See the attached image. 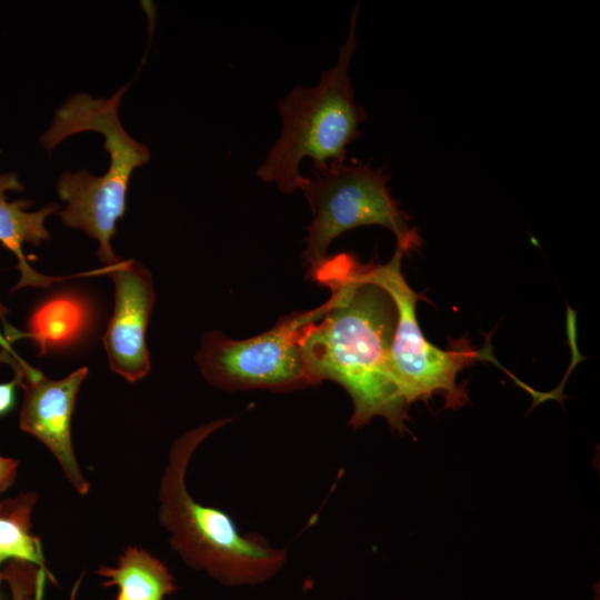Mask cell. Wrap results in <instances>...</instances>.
<instances>
[{
    "label": "cell",
    "mask_w": 600,
    "mask_h": 600,
    "mask_svg": "<svg viewBox=\"0 0 600 600\" xmlns=\"http://www.w3.org/2000/svg\"><path fill=\"white\" fill-rule=\"evenodd\" d=\"M0 361L14 369L18 386L23 389L20 428L40 440L58 460L73 489L87 494L90 486L78 464L70 426L77 394L88 369L80 368L63 379L51 380L7 351L0 353Z\"/></svg>",
    "instance_id": "obj_8"
},
{
    "label": "cell",
    "mask_w": 600,
    "mask_h": 600,
    "mask_svg": "<svg viewBox=\"0 0 600 600\" xmlns=\"http://www.w3.org/2000/svg\"><path fill=\"white\" fill-rule=\"evenodd\" d=\"M326 310L327 301L313 310L293 312L270 330L244 340L208 332L196 361L209 383L227 391H290L314 386L304 364L301 339Z\"/></svg>",
    "instance_id": "obj_7"
},
{
    "label": "cell",
    "mask_w": 600,
    "mask_h": 600,
    "mask_svg": "<svg viewBox=\"0 0 600 600\" xmlns=\"http://www.w3.org/2000/svg\"><path fill=\"white\" fill-rule=\"evenodd\" d=\"M229 419H219L181 434L171 446L159 488V520L172 549L191 568L227 584L257 583L276 574L286 552L264 538L242 534L222 510L197 502L188 492L186 473L192 454Z\"/></svg>",
    "instance_id": "obj_2"
},
{
    "label": "cell",
    "mask_w": 600,
    "mask_h": 600,
    "mask_svg": "<svg viewBox=\"0 0 600 600\" xmlns=\"http://www.w3.org/2000/svg\"><path fill=\"white\" fill-rule=\"evenodd\" d=\"M18 386L14 378L10 382L0 383V416L10 410L14 402V391Z\"/></svg>",
    "instance_id": "obj_15"
},
{
    "label": "cell",
    "mask_w": 600,
    "mask_h": 600,
    "mask_svg": "<svg viewBox=\"0 0 600 600\" xmlns=\"http://www.w3.org/2000/svg\"><path fill=\"white\" fill-rule=\"evenodd\" d=\"M23 186L14 172L0 173V243L11 251L18 260L20 280L13 288L23 287L46 288L59 278H51L33 270L28 263L22 247L24 243L39 246L49 239L44 227L46 218L59 209L58 204H49L42 209L29 212L30 200L8 201V191H21Z\"/></svg>",
    "instance_id": "obj_10"
},
{
    "label": "cell",
    "mask_w": 600,
    "mask_h": 600,
    "mask_svg": "<svg viewBox=\"0 0 600 600\" xmlns=\"http://www.w3.org/2000/svg\"><path fill=\"white\" fill-rule=\"evenodd\" d=\"M114 283V311L103 337L110 369L129 382L150 370L146 332L154 303L150 272L133 260L106 267Z\"/></svg>",
    "instance_id": "obj_9"
},
{
    "label": "cell",
    "mask_w": 600,
    "mask_h": 600,
    "mask_svg": "<svg viewBox=\"0 0 600 600\" xmlns=\"http://www.w3.org/2000/svg\"><path fill=\"white\" fill-rule=\"evenodd\" d=\"M127 89L128 84L108 99H93L86 93L72 96L57 110L51 127L41 137V143L48 151L79 132L96 131L104 137L103 148L110 157L104 174L96 177L86 170L67 171L57 183L59 198L67 202L66 208L59 211L60 219L66 226L81 229L98 240L97 254L104 267L119 260L113 253L111 239L117 220L126 210L130 178L150 159L149 149L134 140L120 121L119 104Z\"/></svg>",
    "instance_id": "obj_4"
},
{
    "label": "cell",
    "mask_w": 600,
    "mask_h": 600,
    "mask_svg": "<svg viewBox=\"0 0 600 600\" xmlns=\"http://www.w3.org/2000/svg\"><path fill=\"white\" fill-rule=\"evenodd\" d=\"M91 318V308L84 298L76 293H59L33 310L26 333L10 329L8 337L10 340L31 338L42 354L81 339L90 327Z\"/></svg>",
    "instance_id": "obj_11"
},
{
    "label": "cell",
    "mask_w": 600,
    "mask_h": 600,
    "mask_svg": "<svg viewBox=\"0 0 600 600\" xmlns=\"http://www.w3.org/2000/svg\"><path fill=\"white\" fill-rule=\"evenodd\" d=\"M37 501L32 492L2 500L0 504V554L3 559L34 564L49 572L39 538L31 532V513Z\"/></svg>",
    "instance_id": "obj_13"
},
{
    "label": "cell",
    "mask_w": 600,
    "mask_h": 600,
    "mask_svg": "<svg viewBox=\"0 0 600 600\" xmlns=\"http://www.w3.org/2000/svg\"><path fill=\"white\" fill-rule=\"evenodd\" d=\"M2 560H4V559H3V557L0 554V562H1ZM1 580H2V579H1V573H0V581H1Z\"/></svg>",
    "instance_id": "obj_16"
},
{
    "label": "cell",
    "mask_w": 600,
    "mask_h": 600,
    "mask_svg": "<svg viewBox=\"0 0 600 600\" xmlns=\"http://www.w3.org/2000/svg\"><path fill=\"white\" fill-rule=\"evenodd\" d=\"M104 586L119 589L116 600H164L174 589L168 568L148 551L130 547L116 567H101Z\"/></svg>",
    "instance_id": "obj_12"
},
{
    "label": "cell",
    "mask_w": 600,
    "mask_h": 600,
    "mask_svg": "<svg viewBox=\"0 0 600 600\" xmlns=\"http://www.w3.org/2000/svg\"><path fill=\"white\" fill-rule=\"evenodd\" d=\"M388 180L384 169H374L354 159L316 168L312 178L304 177L300 190L313 214L303 251L309 276L328 258L330 243L358 227L387 228L403 253L420 247L421 238L410 226V217L391 196Z\"/></svg>",
    "instance_id": "obj_5"
},
{
    "label": "cell",
    "mask_w": 600,
    "mask_h": 600,
    "mask_svg": "<svg viewBox=\"0 0 600 600\" xmlns=\"http://www.w3.org/2000/svg\"><path fill=\"white\" fill-rule=\"evenodd\" d=\"M19 462L11 458L0 456V504L1 496L14 482Z\"/></svg>",
    "instance_id": "obj_14"
},
{
    "label": "cell",
    "mask_w": 600,
    "mask_h": 600,
    "mask_svg": "<svg viewBox=\"0 0 600 600\" xmlns=\"http://www.w3.org/2000/svg\"><path fill=\"white\" fill-rule=\"evenodd\" d=\"M359 3L353 7L346 40L333 67L323 70L313 87L296 86L278 102L279 138L257 169V177L282 193L301 189L300 164L311 159L313 168L347 161V147L360 138L368 118L354 100L349 68L357 49Z\"/></svg>",
    "instance_id": "obj_3"
},
{
    "label": "cell",
    "mask_w": 600,
    "mask_h": 600,
    "mask_svg": "<svg viewBox=\"0 0 600 600\" xmlns=\"http://www.w3.org/2000/svg\"><path fill=\"white\" fill-rule=\"evenodd\" d=\"M330 289L323 317L301 339L307 371L314 386L339 383L350 396L354 429L374 417L392 430L409 431V406L397 384L390 360L398 311L391 296L369 280L349 253L328 257L309 276Z\"/></svg>",
    "instance_id": "obj_1"
},
{
    "label": "cell",
    "mask_w": 600,
    "mask_h": 600,
    "mask_svg": "<svg viewBox=\"0 0 600 600\" xmlns=\"http://www.w3.org/2000/svg\"><path fill=\"white\" fill-rule=\"evenodd\" d=\"M403 251L396 249L383 264H362L366 277L383 288L393 299L398 320L393 334L390 360L392 371L407 404L427 402L433 396L444 399V407L457 409L468 402L467 389L456 382L458 373L478 360L491 356L488 349L474 350L466 338L443 350L423 336L416 307L423 296L417 293L401 272Z\"/></svg>",
    "instance_id": "obj_6"
}]
</instances>
